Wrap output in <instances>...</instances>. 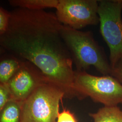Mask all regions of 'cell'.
Here are the masks:
<instances>
[{"mask_svg": "<svg viewBox=\"0 0 122 122\" xmlns=\"http://www.w3.org/2000/svg\"><path fill=\"white\" fill-rule=\"evenodd\" d=\"M7 30L0 35L1 47L12 56L35 66L66 98L77 97L73 60L61 34L56 14L16 8L10 12Z\"/></svg>", "mask_w": 122, "mask_h": 122, "instance_id": "cell-1", "label": "cell"}, {"mask_svg": "<svg viewBox=\"0 0 122 122\" xmlns=\"http://www.w3.org/2000/svg\"><path fill=\"white\" fill-rule=\"evenodd\" d=\"M61 34L76 71H86L92 66L104 76H111L113 69L109 61L91 31H79L62 25Z\"/></svg>", "mask_w": 122, "mask_h": 122, "instance_id": "cell-2", "label": "cell"}, {"mask_svg": "<svg viewBox=\"0 0 122 122\" xmlns=\"http://www.w3.org/2000/svg\"><path fill=\"white\" fill-rule=\"evenodd\" d=\"M66 94L55 84H41L22 104V122H57L59 104Z\"/></svg>", "mask_w": 122, "mask_h": 122, "instance_id": "cell-3", "label": "cell"}, {"mask_svg": "<svg viewBox=\"0 0 122 122\" xmlns=\"http://www.w3.org/2000/svg\"><path fill=\"white\" fill-rule=\"evenodd\" d=\"M74 88L77 98L90 97L106 106L122 104V84L111 76H98L75 71Z\"/></svg>", "mask_w": 122, "mask_h": 122, "instance_id": "cell-4", "label": "cell"}, {"mask_svg": "<svg viewBox=\"0 0 122 122\" xmlns=\"http://www.w3.org/2000/svg\"><path fill=\"white\" fill-rule=\"evenodd\" d=\"M100 32L109 49L112 69L122 59V0H99Z\"/></svg>", "mask_w": 122, "mask_h": 122, "instance_id": "cell-5", "label": "cell"}, {"mask_svg": "<svg viewBox=\"0 0 122 122\" xmlns=\"http://www.w3.org/2000/svg\"><path fill=\"white\" fill-rule=\"evenodd\" d=\"M99 0H59L56 15L65 25L79 30L100 23Z\"/></svg>", "mask_w": 122, "mask_h": 122, "instance_id": "cell-6", "label": "cell"}, {"mask_svg": "<svg viewBox=\"0 0 122 122\" xmlns=\"http://www.w3.org/2000/svg\"><path fill=\"white\" fill-rule=\"evenodd\" d=\"M20 60V68L6 83L12 99L23 103L39 86L48 81L35 66L29 61Z\"/></svg>", "mask_w": 122, "mask_h": 122, "instance_id": "cell-7", "label": "cell"}, {"mask_svg": "<svg viewBox=\"0 0 122 122\" xmlns=\"http://www.w3.org/2000/svg\"><path fill=\"white\" fill-rule=\"evenodd\" d=\"M89 115L94 122H122V110L117 106H104L96 113Z\"/></svg>", "mask_w": 122, "mask_h": 122, "instance_id": "cell-8", "label": "cell"}, {"mask_svg": "<svg viewBox=\"0 0 122 122\" xmlns=\"http://www.w3.org/2000/svg\"><path fill=\"white\" fill-rule=\"evenodd\" d=\"M22 104L11 100L0 111V122H22Z\"/></svg>", "mask_w": 122, "mask_h": 122, "instance_id": "cell-9", "label": "cell"}, {"mask_svg": "<svg viewBox=\"0 0 122 122\" xmlns=\"http://www.w3.org/2000/svg\"><path fill=\"white\" fill-rule=\"evenodd\" d=\"M9 3L16 8L41 10L46 8H57L59 0H10Z\"/></svg>", "mask_w": 122, "mask_h": 122, "instance_id": "cell-10", "label": "cell"}, {"mask_svg": "<svg viewBox=\"0 0 122 122\" xmlns=\"http://www.w3.org/2000/svg\"><path fill=\"white\" fill-rule=\"evenodd\" d=\"M21 60L12 56L1 60L0 62V83H6L20 67Z\"/></svg>", "mask_w": 122, "mask_h": 122, "instance_id": "cell-11", "label": "cell"}, {"mask_svg": "<svg viewBox=\"0 0 122 122\" xmlns=\"http://www.w3.org/2000/svg\"><path fill=\"white\" fill-rule=\"evenodd\" d=\"M11 100V95L7 84L0 83V111Z\"/></svg>", "mask_w": 122, "mask_h": 122, "instance_id": "cell-12", "label": "cell"}, {"mask_svg": "<svg viewBox=\"0 0 122 122\" xmlns=\"http://www.w3.org/2000/svg\"><path fill=\"white\" fill-rule=\"evenodd\" d=\"M10 14L2 7L0 8V35H2L7 30L9 26Z\"/></svg>", "mask_w": 122, "mask_h": 122, "instance_id": "cell-13", "label": "cell"}, {"mask_svg": "<svg viewBox=\"0 0 122 122\" xmlns=\"http://www.w3.org/2000/svg\"><path fill=\"white\" fill-rule=\"evenodd\" d=\"M57 122H77V121L70 111L64 109L59 113Z\"/></svg>", "mask_w": 122, "mask_h": 122, "instance_id": "cell-14", "label": "cell"}, {"mask_svg": "<svg viewBox=\"0 0 122 122\" xmlns=\"http://www.w3.org/2000/svg\"><path fill=\"white\" fill-rule=\"evenodd\" d=\"M111 76L122 84V59L119 61L113 68Z\"/></svg>", "mask_w": 122, "mask_h": 122, "instance_id": "cell-15", "label": "cell"}]
</instances>
